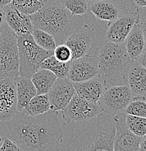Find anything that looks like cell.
<instances>
[{"mask_svg": "<svg viewBox=\"0 0 146 151\" xmlns=\"http://www.w3.org/2000/svg\"><path fill=\"white\" fill-rule=\"evenodd\" d=\"M5 124L20 150H60L63 127L58 111L33 116L22 110Z\"/></svg>", "mask_w": 146, "mask_h": 151, "instance_id": "obj_1", "label": "cell"}, {"mask_svg": "<svg viewBox=\"0 0 146 151\" xmlns=\"http://www.w3.org/2000/svg\"><path fill=\"white\" fill-rule=\"evenodd\" d=\"M60 150L114 151V118L101 113L88 120L63 124Z\"/></svg>", "mask_w": 146, "mask_h": 151, "instance_id": "obj_2", "label": "cell"}, {"mask_svg": "<svg viewBox=\"0 0 146 151\" xmlns=\"http://www.w3.org/2000/svg\"><path fill=\"white\" fill-rule=\"evenodd\" d=\"M42 6L30 15L34 27L54 37L57 45L65 44L69 36L82 26V15L70 13L60 0H41Z\"/></svg>", "mask_w": 146, "mask_h": 151, "instance_id": "obj_3", "label": "cell"}, {"mask_svg": "<svg viewBox=\"0 0 146 151\" xmlns=\"http://www.w3.org/2000/svg\"><path fill=\"white\" fill-rule=\"evenodd\" d=\"M96 56L99 75L106 87L127 85V75L132 63L124 44L106 42L97 47Z\"/></svg>", "mask_w": 146, "mask_h": 151, "instance_id": "obj_4", "label": "cell"}, {"mask_svg": "<svg viewBox=\"0 0 146 151\" xmlns=\"http://www.w3.org/2000/svg\"><path fill=\"white\" fill-rule=\"evenodd\" d=\"M19 58V74L31 78L40 68L46 58L53 55V51L44 50L37 45L31 34L17 35Z\"/></svg>", "mask_w": 146, "mask_h": 151, "instance_id": "obj_5", "label": "cell"}, {"mask_svg": "<svg viewBox=\"0 0 146 151\" xmlns=\"http://www.w3.org/2000/svg\"><path fill=\"white\" fill-rule=\"evenodd\" d=\"M19 75L17 34L4 21L0 27V78L15 79Z\"/></svg>", "mask_w": 146, "mask_h": 151, "instance_id": "obj_6", "label": "cell"}, {"mask_svg": "<svg viewBox=\"0 0 146 151\" xmlns=\"http://www.w3.org/2000/svg\"><path fill=\"white\" fill-rule=\"evenodd\" d=\"M132 94L128 85L106 87L97 103L106 114L114 117L125 113V110L132 100Z\"/></svg>", "mask_w": 146, "mask_h": 151, "instance_id": "obj_7", "label": "cell"}, {"mask_svg": "<svg viewBox=\"0 0 146 151\" xmlns=\"http://www.w3.org/2000/svg\"><path fill=\"white\" fill-rule=\"evenodd\" d=\"M62 111L65 122H79L88 120L103 113L97 103L89 101L75 94Z\"/></svg>", "mask_w": 146, "mask_h": 151, "instance_id": "obj_8", "label": "cell"}, {"mask_svg": "<svg viewBox=\"0 0 146 151\" xmlns=\"http://www.w3.org/2000/svg\"><path fill=\"white\" fill-rule=\"evenodd\" d=\"M114 118L116 123L114 150H140V142L141 137L134 134L128 127L126 121V113H120Z\"/></svg>", "mask_w": 146, "mask_h": 151, "instance_id": "obj_9", "label": "cell"}, {"mask_svg": "<svg viewBox=\"0 0 146 151\" xmlns=\"http://www.w3.org/2000/svg\"><path fill=\"white\" fill-rule=\"evenodd\" d=\"M99 75L96 56L85 55L70 61L68 78L72 82H80Z\"/></svg>", "mask_w": 146, "mask_h": 151, "instance_id": "obj_10", "label": "cell"}, {"mask_svg": "<svg viewBox=\"0 0 146 151\" xmlns=\"http://www.w3.org/2000/svg\"><path fill=\"white\" fill-rule=\"evenodd\" d=\"M95 39V30L87 24L81 26L72 33L65 42L70 49L72 60L87 55Z\"/></svg>", "mask_w": 146, "mask_h": 151, "instance_id": "obj_11", "label": "cell"}, {"mask_svg": "<svg viewBox=\"0 0 146 151\" xmlns=\"http://www.w3.org/2000/svg\"><path fill=\"white\" fill-rule=\"evenodd\" d=\"M76 94L73 82L67 78H58L47 93L50 110L63 111Z\"/></svg>", "mask_w": 146, "mask_h": 151, "instance_id": "obj_12", "label": "cell"}, {"mask_svg": "<svg viewBox=\"0 0 146 151\" xmlns=\"http://www.w3.org/2000/svg\"><path fill=\"white\" fill-rule=\"evenodd\" d=\"M137 20L136 12L128 10L110 22L106 32V39L108 42L124 44Z\"/></svg>", "mask_w": 146, "mask_h": 151, "instance_id": "obj_13", "label": "cell"}, {"mask_svg": "<svg viewBox=\"0 0 146 151\" xmlns=\"http://www.w3.org/2000/svg\"><path fill=\"white\" fill-rule=\"evenodd\" d=\"M16 112L17 96L14 79L0 78V122H7Z\"/></svg>", "mask_w": 146, "mask_h": 151, "instance_id": "obj_14", "label": "cell"}, {"mask_svg": "<svg viewBox=\"0 0 146 151\" xmlns=\"http://www.w3.org/2000/svg\"><path fill=\"white\" fill-rule=\"evenodd\" d=\"M89 10L97 19L111 22L129 10L123 0L88 1Z\"/></svg>", "mask_w": 146, "mask_h": 151, "instance_id": "obj_15", "label": "cell"}, {"mask_svg": "<svg viewBox=\"0 0 146 151\" xmlns=\"http://www.w3.org/2000/svg\"><path fill=\"white\" fill-rule=\"evenodd\" d=\"M76 93L89 101L97 103L106 89L104 81L100 75L80 82H73Z\"/></svg>", "mask_w": 146, "mask_h": 151, "instance_id": "obj_16", "label": "cell"}, {"mask_svg": "<svg viewBox=\"0 0 146 151\" xmlns=\"http://www.w3.org/2000/svg\"><path fill=\"white\" fill-rule=\"evenodd\" d=\"M5 13V22L17 35L31 34L34 26L30 15L12 8L10 5L3 7Z\"/></svg>", "mask_w": 146, "mask_h": 151, "instance_id": "obj_17", "label": "cell"}, {"mask_svg": "<svg viewBox=\"0 0 146 151\" xmlns=\"http://www.w3.org/2000/svg\"><path fill=\"white\" fill-rule=\"evenodd\" d=\"M127 85L133 97L144 98L146 94V68L133 61L127 75Z\"/></svg>", "mask_w": 146, "mask_h": 151, "instance_id": "obj_18", "label": "cell"}, {"mask_svg": "<svg viewBox=\"0 0 146 151\" xmlns=\"http://www.w3.org/2000/svg\"><path fill=\"white\" fill-rule=\"evenodd\" d=\"M17 96V111L24 109L30 100L37 95V89L31 78L18 76L14 79Z\"/></svg>", "mask_w": 146, "mask_h": 151, "instance_id": "obj_19", "label": "cell"}, {"mask_svg": "<svg viewBox=\"0 0 146 151\" xmlns=\"http://www.w3.org/2000/svg\"><path fill=\"white\" fill-rule=\"evenodd\" d=\"M124 45L127 54L133 61L135 60L146 48L143 33L137 20L134 26L125 39Z\"/></svg>", "mask_w": 146, "mask_h": 151, "instance_id": "obj_20", "label": "cell"}, {"mask_svg": "<svg viewBox=\"0 0 146 151\" xmlns=\"http://www.w3.org/2000/svg\"><path fill=\"white\" fill-rule=\"evenodd\" d=\"M58 77L50 70L39 68L34 73L31 79L37 89V94H47L57 80Z\"/></svg>", "mask_w": 146, "mask_h": 151, "instance_id": "obj_21", "label": "cell"}, {"mask_svg": "<svg viewBox=\"0 0 146 151\" xmlns=\"http://www.w3.org/2000/svg\"><path fill=\"white\" fill-rule=\"evenodd\" d=\"M30 116H38L50 111V104L47 94H37L29 101L24 108Z\"/></svg>", "mask_w": 146, "mask_h": 151, "instance_id": "obj_22", "label": "cell"}, {"mask_svg": "<svg viewBox=\"0 0 146 151\" xmlns=\"http://www.w3.org/2000/svg\"><path fill=\"white\" fill-rule=\"evenodd\" d=\"M70 62L64 63L58 60L54 56L52 55L46 58L42 62L40 68H45L53 72L58 78H67L68 73Z\"/></svg>", "mask_w": 146, "mask_h": 151, "instance_id": "obj_23", "label": "cell"}, {"mask_svg": "<svg viewBox=\"0 0 146 151\" xmlns=\"http://www.w3.org/2000/svg\"><path fill=\"white\" fill-rule=\"evenodd\" d=\"M31 35L34 38L36 43L44 50L48 51H54L55 48L57 46L54 37L46 31L40 28H33Z\"/></svg>", "mask_w": 146, "mask_h": 151, "instance_id": "obj_24", "label": "cell"}, {"mask_svg": "<svg viewBox=\"0 0 146 151\" xmlns=\"http://www.w3.org/2000/svg\"><path fill=\"white\" fill-rule=\"evenodd\" d=\"M10 5L23 13L31 15L42 7V1L41 0H12Z\"/></svg>", "mask_w": 146, "mask_h": 151, "instance_id": "obj_25", "label": "cell"}, {"mask_svg": "<svg viewBox=\"0 0 146 151\" xmlns=\"http://www.w3.org/2000/svg\"><path fill=\"white\" fill-rule=\"evenodd\" d=\"M127 124L137 136L142 137L146 134V118L126 114Z\"/></svg>", "mask_w": 146, "mask_h": 151, "instance_id": "obj_26", "label": "cell"}, {"mask_svg": "<svg viewBox=\"0 0 146 151\" xmlns=\"http://www.w3.org/2000/svg\"><path fill=\"white\" fill-rule=\"evenodd\" d=\"M60 1L73 15H83L89 11L87 0H60Z\"/></svg>", "mask_w": 146, "mask_h": 151, "instance_id": "obj_27", "label": "cell"}, {"mask_svg": "<svg viewBox=\"0 0 146 151\" xmlns=\"http://www.w3.org/2000/svg\"><path fill=\"white\" fill-rule=\"evenodd\" d=\"M125 113L146 118V101L142 97H133L125 110Z\"/></svg>", "mask_w": 146, "mask_h": 151, "instance_id": "obj_28", "label": "cell"}, {"mask_svg": "<svg viewBox=\"0 0 146 151\" xmlns=\"http://www.w3.org/2000/svg\"><path fill=\"white\" fill-rule=\"evenodd\" d=\"M53 56L60 62L68 63L72 60V52L70 49L65 44L57 45L53 51Z\"/></svg>", "mask_w": 146, "mask_h": 151, "instance_id": "obj_29", "label": "cell"}, {"mask_svg": "<svg viewBox=\"0 0 146 151\" xmlns=\"http://www.w3.org/2000/svg\"><path fill=\"white\" fill-rule=\"evenodd\" d=\"M135 12L137 14V21L139 23L143 33L146 45V7L137 8Z\"/></svg>", "mask_w": 146, "mask_h": 151, "instance_id": "obj_30", "label": "cell"}, {"mask_svg": "<svg viewBox=\"0 0 146 151\" xmlns=\"http://www.w3.org/2000/svg\"><path fill=\"white\" fill-rule=\"evenodd\" d=\"M0 150H10V151H20V148L16 143L12 139H9L7 137L2 138V142L0 146Z\"/></svg>", "mask_w": 146, "mask_h": 151, "instance_id": "obj_31", "label": "cell"}, {"mask_svg": "<svg viewBox=\"0 0 146 151\" xmlns=\"http://www.w3.org/2000/svg\"><path fill=\"white\" fill-rule=\"evenodd\" d=\"M134 61L146 68V48Z\"/></svg>", "mask_w": 146, "mask_h": 151, "instance_id": "obj_32", "label": "cell"}, {"mask_svg": "<svg viewBox=\"0 0 146 151\" xmlns=\"http://www.w3.org/2000/svg\"><path fill=\"white\" fill-rule=\"evenodd\" d=\"M135 7H146V0H131Z\"/></svg>", "mask_w": 146, "mask_h": 151, "instance_id": "obj_33", "label": "cell"}, {"mask_svg": "<svg viewBox=\"0 0 146 151\" xmlns=\"http://www.w3.org/2000/svg\"><path fill=\"white\" fill-rule=\"evenodd\" d=\"M140 150L146 151V134L141 137L140 142Z\"/></svg>", "mask_w": 146, "mask_h": 151, "instance_id": "obj_34", "label": "cell"}, {"mask_svg": "<svg viewBox=\"0 0 146 151\" xmlns=\"http://www.w3.org/2000/svg\"><path fill=\"white\" fill-rule=\"evenodd\" d=\"M5 21V13L3 7H0V27L3 25Z\"/></svg>", "mask_w": 146, "mask_h": 151, "instance_id": "obj_35", "label": "cell"}, {"mask_svg": "<svg viewBox=\"0 0 146 151\" xmlns=\"http://www.w3.org/2000/svg\"><path fill=\"white\" fill-rule=\"evenodd\" d=\"M12 0H0V7H4L5 6L10 5Z\"/></svg>", "mask_w": 146, "mask_h": 151, "instance_id": "obj_36", "label": "cell"}, {"mask_svg": "<svg viewBox=\"0 0 146 151\" xmlns=\"http://www.w3.org/2000/svg\"><path fill=\"white\" fill-rule=\"evenodd\" d=\"M1 142H2V137H0V146H1Z\"/></svg>", "mask_w": 146, "mask_h": 151, "instance_id": "obj_37", "label": "cell"}, {"mask_svg": "<svg viewBox=\"0 0 146 151\" xmlns=\"http://www.w3.org/2000/svg\"><path fill=\"white\" fill-rule=\"evenodd\" d=\"M144 99H145V101H146V94H145V97H144Z\"/></svg>", "mask_w": 146, "mask_h": 151, "instance_id": "obj_38", "label": "cell"}, {"mask_svg": "<svg viewBox=\"0 0 146 151\" xmlns=\"http://www.w3.org/2000/svg\"><path fill=\"white\" fill-rule=\"evenodd\" d=\"M87 1H96V0H87Z\"/></svg>", "mask_w": 146, "mask_h": 151, "instance_id": "obj_39", "label": "cell"}]
</instances>
